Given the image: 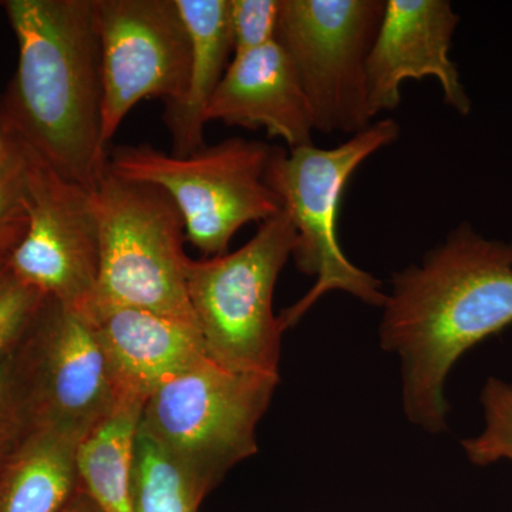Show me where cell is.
Here are the masks:
<instances>
[{
  "instance_id": "1",
  "label": "cell",
  "mask_w": 512,
  "mask_h": 512,
  "mask_svg": "<svg viewBox=\"0 0 512 512\" xmlns=\"http://www.w3.org/2000/svg\"><path fill=\"white\" fill-rule=\"evenodd\" d=\"M383 309L380 343L402 359L407 419L440 433L451 369L512 323V241L487 239L463 222L419 265L393 275Z\"/></svg>"
},
{
  "instance_id": "2",
  "label": "cell",
  "mask_w": 512,
  "mask_h": 512,
  "mask_svg": "<svg viewBox=\"0 0 512 512\" xmlns=\"http://www.w3.org/2000/svg\"><path fill=\"white\" fill-rule=\"evenodd\" d=\"M18 42L0 131L93 191L107 173L96 0H3Z\"/></svg>"
},
{
  "instance_id": "3",
  "label": "cell",
  "mask_w": 512,
  "mask_h": 512,
  "mask_svg": "<svg viewBox=\"0 0 512 512\" xmlns=\"http://www.w3.org/2000/svg\"><path fill=\"white\" fill-rule=\"evenodd\" d=\"M400 136L392 119L376 121L346 143L323 150L315 146L274 147L266 184L278 195L296 231L292 258L302 274L315 276L311 291L279 313L282 329L299 320L326 293L342 291L366 305L383 308L387 295L379 279L349 261L338 241V214L350 177L363 161Z\"/></svg>"
},
{
  "instance_id": "4",
  "label": "cell",
  "mask_w": 512,
  "mask_h": 512,
  "mask_svg": "<svg viewBox=\"0 0 512 512\" xmlns=\"http://www.w3.org/2000/svg\"><path fill=\"white\" fill-rule=\"evenodd\" d=\"M93 200L99 221V278L82 313L120 306L198 326L188 298L185 224L170 195L157 185L107 171L93 190Z\"/></svg>"
},
{
  "instance_id": "5",
  "label": "cell",
  "mask_w": 512,
  "mask_h": 512,
  "mask_svg": "<svg viewBox=\"0 0 512 512\" xmlns=\"http://www.w3.org/2000/svg\"><path fill=\"white\" fill-rule=\"evenodd\" d=\"M278 383L279 376L204 360L148 396L140 431L210 494L232 468L258 453L256 427Z\"/></svg>"
},
{
  "instance_id": "6",
  "label": "cell",
  "mask_w": 512,
  "mask_h": 512,
  "mask_svg": "<svg viewBox=\"0 0 512 512\" xmlns=\"http://www.w3.org/2000/svg\"><path fill=\"white\" fill-rule=\"evenodd\" d=\"M274 146L234 137L188 156L147 146H121L109 154L107 171L163 188L185 224V237L205 255L227 254L235 234L284 211L266 184Z\"/></svg>"
},
{
  "instance_id": "7",
  "label": "cell",
  "mask_w": 512,
  "mask_h": 512,
  "mask_svg": "<svg viewBox=\"0 0 512 512\" xmlns=\"http://www.w3.org/2000/svg\"><path fill=\"white\" fill-rule=\"evenodd\" d=\"M295 244V228L282 211L237 251L190 258L188 298L214 362L235 372L279 376L284 329L274 313V293Z\"/></svg>"
},
{
  "instance_id": "8",
  "label": "cell",
  "mask_w": 512,
  "mask_h": 512,
  "mask_svg": "<svg viewBox=\"0 0 512 512\" xmlns=\"http://www.w3.org/2000/svg\"><path fill=\"white\" fill-rule=\"evenodd\" d=\"M386 0H282L279 43L291 57L323 134H355L372 124L366 62Z\"/></svg>"
},
{
  "instance_id": "9",
  "label": "cell",
  "mask_w": 512,
  "mask_h": 512,
  "mask_svg": "<svg viewBox=\"0 0 512 512\" xmlns=\"http://www.w3.org/2000/svg\"><path fill=\"white\" fill-rule=\"evenodd\" d=\"M23 339L25 355L10 363L25 433L47 427L83 440L121 399L92 326L47 299Z\"/></svg>"
},
{
  "instance_id": "10",
  "label": "cell",
  "mask_w": 512,
  "mask_h": 512,
  "mask_svg": "<svg viewBox=\"0 0 512 512\" xmlns=\"http://www.w3.org/2000/svg\"><path fill=\"white\" fill-rule=\"evenodd\" d=\"M13 140L22 157L28 225L9 255V268L46 298L82 313L92 302L99 278L100 234L93 191L62 177L35 150Z\"/></svg>"
},
{
  "instance_id": "11",
  "label": "cell",
  "mask_w": 512,
  "mask_h": 512,
  "mask_svg": "<svg viewBox=\"0 0 512 512\" xmlns=\"http://www.w3.org/2000/svg\"><path fill=\"white\" fill-rule=\"evenodd\" d=\"M103 70V141L148 99L178 103L187 89L191 42L177 0H96Z\"/></svg>"
},
{
  "instance_id": "12",
  "label": "cell",
  "mask_w": 512,
  "mask_h": 512,
  "mask_svg": "<svg viewBox=\"0 0 512 512\" xmlns=\"http://www.w3.org/2000/svg\"><path fill=\"white\" fill-rule=\"evenodd\" d=\"M460 23L448 0H386L382 22L366 62L367 109L372 119L396 109L404 80L436 77L444 103L460 116L471 113L451 42Z\"/></svg>"
},
{
  "instance_id": "13",
  "label": "cell",
  "mask_w": 512,
  "mask_h": 512,
  "mask_svg": "<svg viewBox=\"0 0 512 512\" xmlns=\"http://www.w3.org/2000/svg\"><path fill=\"white\" fill-rule=\"evenodd\" d=\"M82 316L96 333L121 397L147 400L161 384L211 359L194 323L120 306Z\"/></svg>"
},
{
  "instance_id": "14",
  "label": "cell",
  "mask_w": 512,
  "mask_h": 512,
  "mask_svg": "<svg viewBox=\"0 0 512 512\" xmlns=\"http://www.w3.org/2000/svg\"><path fill=\"white\" fill-rule=\"evenodd\" d=\"M264 128L288 150L312 146V111L291 57L278 42L232 57L205 111V123Z\"/></svg>"
},
{
  "instance_id": "15",
  "label": "cell",
  "mask_w": 512,
  "mask_h": 512,
  "mask_svg": "<svg viewBox=\"0 0 512 512\" xmlns=\"http://www.w3.org/2000/svg\"><path fill=\"white\" fill-rule=\"evenodd\" d=\"M191 42L187 89L178 103L165 106L164 123L173 153L188 156L205 147V111L227 73L232 53L229 0H177Z\"/></svg>"
},
{
  "instance_id": "16",
  "label": "cell",
  "mask_w": 512,
  "mask_h": 512,
  "mask_svg": "<svg viewBox=\"0 0 512 512\" xmlns=\"http://www.w3.org/2000/svg\"><path fill=\"white\" fill-rule=\"evenodd\" d=\"M79 437L39 427L26 431L0 463V512H59L80 490Z\"/></svg>"
},
{
  "instance_id": "17",
  "label": "cell",
  "mask_w": 512,
  "mask_h": 512,
  "mask_svg": "<svg viewBox=\"0 0 512 512\" xmlns=\"http://www.w3.org/2000/svg\"><path fill=\"white\" fill-rule=\"evenodd\" d=\"M144 403L121 397L113 413L77 447L80 485L104 512H131V474Z\"/></svg>"
},
{
  "instance_id": "18",
  "label": "cell",
  "mask_w": 512,
  "mask_h": 512,
  "mask_svg": "<svg viewBox=\"0 0 512 512\" xmlns=\"http://www.w3.org/2000/svg\"><path fill=\"white\" fill-rule=\"evenodd\" d=\"M207 495L204 488L138 430L131 474V512H198Z\"/></svg>"
},
{
  "instance_id": "19",
  "label": "cell",
  "mask_w": 512,
  "mask_h": 512,
  "mask_svg": "<svg viewBox=\"0 0 512 512\" xmlns=\"http://www.w3.org/2000/svg\"><path fill=\"white\" fill-rule=\"evenodd\" d=\"M485 426L481 434L463 440L471 463L490 466L498 461L512 464V384L490 377L481 392Z\"/></svg>"
},
{
  "instance_id": "20",
  "label": "cell",
  "mask_w": 512,
  "mask_h": 512,
  "mask_svg": "<svg viewBox=\"0 0 512 512\" xmlns=\"http://www.w3.org/2000/svg\"><path fill=\"white\" fill-rule=\"evenodd\" d=\"M47 299L13 274L8 261L0 266V360L18 348L45 308Z\"/></svg>"
},
{
  "instance_id": "21",
  "label": "cell",
  "mask_w": 512,
  "mask_h": 512,
  "mask_svg": "<svg viewBox=\"0 0 512 512\" xmlns=\"http://www.w3.org/2000/svg\"><path fill=\"white\" fill-rule=\"evenodd\" d=\"M281 12L282 0H229L232 57L276 42Z\"/></svg>"
},
{
  "instance_id": "22",
  "label": "cell",
  "mask_w": 512,
  "mask_h": 512,
  "mask_svg": "<svg viewBox=\"0 0 512 512\" xmlns=\"http://www.w3.org/2000/svg\"><path fill=\"white\" fill-rule=\"evenodd\" d=\"M25 434L10 356L0 360V463Z\"/></svg>"
},
{
  "instance_id": "23",
  "label": "cell",
  "mask_w": 512,
  "mask_h": 512,
  "mask_svg": "<svg viewBox=\"0 0 512 512\" xmlns=\"http://www.w3.org/2000/svg\"><path fill=\"white\" fill-rule=\"evenodd\" d=\"M13 140V138H12ZM15 141V140H13ZM16 157L12 164L0 170V221L23 214L22 157L16 144Z\"/></svg>"
},
{
  "instance_id": "24",
  "label": "cell",
  "mask_w": 512,
  "mask_h": 512,
  "mask_svg": "<svg viewBox=\"0 0 512 512\" xmlns=\"http://www.w3.org/2000/svg\"><path fill=\"white\" fill-rule=\"evenodd\" d=\"M26 225H28V218H26L25 212L8 218V220L0 221V266L8 261L9 255L19 244L25 234Z\"/></svg>"
},
{
  "instance_id": "25",
  "label": "cell",
  "mask_w": 512,
  "mask_h": 512,
  "mask_svg": "<svg viewBox=\"0 0 512 512\" xmlns=\"http://www.w3.org/2000/svg\"><path fill=\"white\" fill-rule=\"evenodd\" d=\"M59 512H104L100 505L90 497L89 493L80 487V490L70 498Z\"/></svg>"
},
{
  "instance_id": "26",
  "label": "cell",
  "mask_w": 512,
  "mask_h": 512,
  "mask_svg": "<svg viewBox=\"0 0 512 512\" xmlns=\"http://www.w3.org/2000/svg\"><path fill=\"white\" fill-rule=\"evenodd\" d=\"M16 157L15 141L0 131V170L13 163Z\"/></svg>"
},
{
  "instance_id": "27",
  "label": "cell",
  "mask_w": 512,
  "mask_h": 512,
  "mask_svg": "<svg viewBox=\"0 0 512 512\" xmlns=\"http://www.w3.org/2000/svg\"><path fill=\"white\" fill-rule=\"evenodd\" d=\"M5 264H6V262H5Z\"/></svg>"
}]
</instances>
